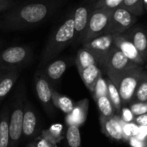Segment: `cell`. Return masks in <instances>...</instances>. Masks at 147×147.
Listing matches in <instances>:
<instances>
[{"label": "cell", "instance_id": "cell-1", "mask_svg": "<svg viewBox=\"0 0 147 147\" xmlns=\"http://www.w3.org/2000/svg\"><path fill=\"white\" fill-rule=\"evenodd\" d=\"M65 0H24L0 16V30L20 31L39 26L51 18Z\"/></svg>", "mask_w": 147, "mask_h": 147}, {"label": "cell", "instance_id": "cell-2", "mask_svg": "<svg viewBox=\"0 0 147 147\" xmlns=\"http://www.w3.org/2000/svg\"><path fill=\"white\" fill-rule=\"evenodd\" d=\"M74 41L73 9L68 11L51 32L41 55L40 67L54 60Z\"/></svg>", "mask_w": 147, "mask_h": 147}, {"label": "cell", "instance_id": "cell-3", "mask_svg": "<svg viewBox=\"0 0 147 147\" xmlns=\"http://www.w3.org/2000/svg\"><path fill=\"white\" fill-rule=\"evenodd\" d=\"M32 49L29 45H17L0 51V73L21 70L32 59Z\"/></svg>", "mask_w": 147, "mask_h": 147}, {"label": "cell", "instance_id": "cell-4", "mask_svg": "<svg viewBox=\"0 0 147 147\" xmlns=\"http://www.w3.org/2000/svg\"><path fill=\"white\" fill-rule=\"evenodd\" d=\"M143 69L140 66L125 70L119 75L109 77V80L115 85L122 103H128L133 100L138 84L143 76Z\"/></svg>", "mask_w": 147, "mask_h": 147}, {"label": "cell", "instance_id": "cell-5", "mask_svg": "<svg viewBox=\"0 0 147 147\" xmlns=\"http://www.w3.org/2000/svg\"><path fill=\"white\" fill-rule=\"evenodd\" d=\"M25 95L24 90H18L12 105L9 119L10 147H18L23 137V118Z\"/></svg>", "mask_w": 147, "mask_h": 147}, {"label": "cell", "instance_id": "cell-6", "mask_svg": "<svg viewBox=\"0 0 147 147\" xmlns=\"http://www.w3.org/2000/svg\"><path fill=\"white\" fill-rule=\"evenodd\" d=\"M94 0H83L73 8L74 15V45L82 43L90 15L94 10Z\"/></svg>", "mask_w": 147, "mask_h": 147}, {"label": "cell", "instance_id": "cell-7", "mask_svg": "<svg viewBox=\"0 0 147 147\" xmlns=\"http://www.w3.org/2000/svg\"><path fill=\"white\" fill-rule=\"evenodd\" d=\"M137 21L138 17L134 16L122 7L117 8L112 11L108 25L104 34L113 36L124 34L132 28L136 24Z\"/></svg>", "mask_w": 147, "mask_h": 147}, {"label": "cell", "instance_id": "cell-8", "mask_svg": "<svg viewBox=\"0 0 147 147\" xmlns=\"http://www.w3.org/2000/svg\"><path fill=\"white\" fill-rule=\"evenodd\" d=\"M112 11L105 9H94L82 37V44L98 37L105 33L108 25Z\"/></svg>", "mask_w": 147, "mask_h": 147}, {"label": "cell", "instance_id": "cell-9", "mask_svg": "<svg viewBox=\"0 0 147 147\" xmlns=\"http://www.w3.org/2000/svg\"><path fill=\"white\" fill-rule=\"evenodd\" d=\"M138 65L127 59L115 46H113L109 51L102 64V67L106 71L108 78L119 75V74L130 68L136 67Z\"/></svg>", "mask_w": 147, "mask_h": 147}, {"label": "cell", "instance_id": "cell-10", "mask_svg": "<svg viewBox=\"0 0 147 147\" xmlns=\"http://www.w3.org/2000/svg\"><path fill=\"white\" fill-rule=\"evenodd\" d=\"M75 63V58L73 57H61L57 58L48 64H46L42 70H40L49 84L55 88L66 70Z\"/></svg>", "mask_w": 147, "mask_h": 147}, {"label": "cell", "instance_id": "cell-11", "mask_svg": "<svg viewBox=\"0 0 147 147\" xmlns=\"http://www.w3.org/2000/svg\"><path fill=\"white\" fill-rule=\"evenodd\" d=\"M114 36H115L113 35L104 34L82 44V47L88 49L94 56L99 67H102L106 56L114 46Z\"/></svg>", "mask_w": 147, "mask_h": 147}, {"label": "cell", "instance_id": "cell-12", "mask_svg": "<svg viewBox=\"0 0 147 147\" xmlns=\"http://www.w3.org/2000/svg\"><path fill=\"white\" fill-rule=\"evenodd\" d=\"M35 88L36 94L42 105L44 110L49 114H54V106L52 103V90L53 88L44 77L42 73L39 70L35 76Z\"/></svg>", "mask_w": 147, "mask_h": 147}, {"label": "cell", "instance_id": "cell-13", "mask_svg": "<svg viewBox=\"0 0 147 147\" xmlns=\"http://www.w3.org/2000/svg\"><path fill=\"white\" fill-rule=\"evenodd\" d=\"M39 118L32 104L25 99L23 118V138L24 140L32 139L39 131Z\"/></svg>", "mask_w": 147, "mask_h": 147}, {"label": "cell", "instance_id": "cell-14", "mask_svg": "<svg viewBox=\"0 0 147 147\" xmlns=\"http://www.w3.org/2000/svg\"><path fill=\"white\" fill-rule=\"evenodd\" d=\"M113 44L117 49H119L122 52V54L127 59H129L133 63L138 66L144 63V61L140 56L139 53L138 52V50L136 49L132 42L126 37L125 34L115 36Z\"/></svg>", "mask_w": 147, "mask_h": 147}, {"label": "cell", "instance_id": "cell-15", "mask_svg": "<svg viewBox=\"0 0 147 147\" xmlns=\"http://www.w3.org/2000/svg\"><path fill=\"white\" fill-rule=\"evenodd\" d=\"M124 34L132 42L143 60L147 61V32L142 27L134 25Z\"/></svg>", "mask_w": 147, "mask_h": 147}, {"label": "cell", "instance_id": "cell-16", "mask_svg": "<svg viewBox=\"0 0 147 147\" xmlns=\"http://www.w3.org/2000/svg\"><path fill=\"white\" fill-rule=\"evenodd\" d=\"M100 122L101 125V130L106 136L116 141L124 140L122 131L124 122L121 120L120 117L115 115L108 119L100 117Z\"/></svg>", "mask_w": 147, "mask_h": 147}, {"label": "cell", "instance_id": "cell-17", "mask_svg": "<svg viewBox=\"0 0 147 147\" xmlns=\"http://www.w3.org/2000/svg\"><path fill=\"white\" fill-rule=\"evenodd\" d=\"M88 107L89 101L88 99H83L75 104L71 113H69L66 116L65 120L67 126L76 125L77 127H80L81 125H82L87 120Z\"/></svg>", "mask_w": 147, "mask_h": 147}, {"label": "cell", "instance_id": "cell-18", "mask_svg": "<svg viewBox=\"0 0 147 147\" xmlns=\"http://www.w3.org/2000/svg\"><path fill=\"white\" fill-rule=\"evenodd\" d=\"M79 74H80L83 83L85 84L86 88L92 94L99 77L100 76H102V73H101V70H100L99 65H97V64L91 65V66L84 68Z\"/></svg>", "mask_w": 147, "mask_h": 147}, {"label": "cell", "instance_id": "cell-19", "mask_svg": "<svg viewBox=\"0 0 147 147\" xmlns=\"http://www.w3.org/2000/svg\"><path fill=\"white\" fill-rule=\"evenodd\" d=\"M11 109L5 106L0 112V147H10L9 119Z\"/></svg>", "mask_w": 147, "mask_h": 147}, {"label": "cell", "instance_id": "cell-20", "mask_svg": "<svg viewBox=\"0 0 147 147\" xmlns=\"http://www.w3.org/2000/svg\"><path fill=\"white\" fill-rule=\"evenodd\" d=\"M21 70H14L5 72L2 78L0 79V102H1L11 91L17 80L19 77Z\"/></svg>", "mask_w": 147, "mask_h": 147}, {"label": "cell", "instance_id": "cell-21", "mask_svg": "<svg viewBox=\"0 0 147 147\" xmlns=\"http://www.w3.org/2000/svg\"><path fill=\"white\" fill-rule=\"evenodd\" d=\"M75 63L77 67L79 73L91 65H98L94 56L84 47H82L78 49L77 54L75 57Z\"/></svg>", "mask_w": 147, "mask_h": 147}, {"label": "cell", "instance_id": "cell-22", "mask_svg": "<svg viewBox=\"0 0 147 147\" xmlns=\"http://www.w3.org/2000/svg\"><path fill=\"white\" fill-rule=\"evenodd\" d=\"M52 103L54 107L58 108L66 114L71 113L74 108V106H75V103L73 102L70 98L59 94L55 91V88H53L52 90Z\"/></svg>", "mask_w": 147, "mask_h": 147}, {"label": "cell", "instance_id": "cell-23", "mask_svg": "<svg viewBox=\"0 0 147 147\" xmlns=\"http://www.w3.org/2000/svg\"><path fill=\"white\" fill-rule=\"evenodd\" d=\"M67 147H82V138L79 127L76 125L67 126L66 131Z\"/></svg>", "mask_w": 147, "mask_h": 147}, {"label": "cell", "instance_id": "cell-24", "mask_svg": "<svg viewBox=\"0 0 147 147\" xmlns=\"http://www.w3.org/2000/svg\"><path fill=\"white\" fill-rule=\"evenodd\" d=\"M96 104L98 107V109L100 111V117L104 119L111 118L114 115V108L107 96H102L97 99Z\"/></svg>", "mask_w": 147, "mask_h": 147}, {"label": "cell", "instance_id": "cell-25", "mask_svg": "<svg viewBox=\"0 0 147 147\" xmlns=\"http://www.w3.org/2000/svg\"><path fill=\"white\" fill-rule=\"evenodd\" d=\"M107 97L109 98L115 112L120 113L121 111V106H122V101L120 99V95L119 94V91L115 85L108 79L107 81Z\"/></svg>", "mask_w": 147, "mask_h": 147}, {"label": "cell", "instance_id": "cell-26", "mask_svg": "<svg viewBox=\"0 0 147 147\" xmlns=\"http://www.w3.org/2000/svg\"><path fill=\"white\" fill-rule=\"evenodd\" d=\"M121 7L136 17L142 16L145 11L142 0H123Z\"/></svg>", "mask_w": 147, "mask_h": 147}, {"label": "cell", "instance_id": "cell-27", "mask_svg": "<svg viewBox=\"0 0 147 147\" xmlns=\"http://www.w3.org/2000/svg\"><path fill=\"white\" fill-rule=\"evenodd\" d=\"M133 99L136 102H147V74L143 73V76L138 84Z\"/></svg>", "mask_w": 147, "mask_h": 147}, {"label": "cell", "instance_id": "cell-28", "mask_svg": "<svg viewBox=\"0 0 147 147\" xmlns=\"http://www.w3.org/2000/svg\"><path fill=\"white\" fill-rule=\"evenodd\" d=\"M123 0H94V9H105L110 11L121 7Z\"/></svg>", "mask_w": 147, "mask_h": 147}, {"label": "cell", "instance_id": "cell-29", "mask_svg": "<svg viewBox=\"0 0 147 147\" xmlns=\"http://www.w3.org/2000/svg\"><path fill=\"white\" fill-rule=\"evenodd\" d=\"M93 98L94 100L102 96H107V81L100 76L94 86V91L92 93Z\"/></svg>", "mask_w": 147, "mask_h": 147}, {"label": "cell", "instance_id": "cell-30", "mask_svg": "<svg viewBox=\"0 0 147 147\" xmlns=\"http://www.w3.org/2000/svg\"><path fill=\"white\" fill-rule=\"evenodd\" d=\"M139 126H138L135 123L131 122V123H124L123 127H122V131H123V138L124 140H128L129 138L135 137L138 131Z\"/></svg>", "mask_w": 147, "mask_h": 147}, {"label": "cell", "instance_id": "cell-31", "mask_svg": "<svg viewBox=\"0 0 147 147\" xmlns=\"http://www.w3.org/2000/svg\"><path fill=\"white\" fill-rule=\"evenodd\" d=\"M130 110L134 116L147 113V102H134L131 105Z\"/></svg>", "mask_w": 147, "mask_h": 147}, {"label": "cell", "instance_id": "cell-32", "mask_svg": "<svg viewBox=\"0 0 147 147\" xmlns=\"http://www.w3.org/2000/svg\"><path fill=\"white\" fill-rule=\"evenodd\" d=\"M18 2V0H0V16L12 9Z\"/></svg>", "mask_w": 147, "mask_h": 147}, {"label": "cell", "instance_id": "cell-33", "mask_svg": "<svg viewBox=\"0 0 147 147\" xmlns=\"http://www.w3.org/2000/svg\"><path fill=\"white\" fill-rule=\"evenodd\" d=\"M121 113V120L124 122V123H131V122H133V119H134V115L133 113H131V111L130 110V108H127V107H124L121 109L120 111Z\"/></svg>", "mask_w": 147, "mask_h": 147}, {"label": "cell", "instance_id": "cell-34", "mask_svg": "<svg viewBox=\"0 0 147 147\" xmlns=\"http://www.w3.org/2000/svg\"><path fill=\"white\" fill-rule=\"evenodd\" d=\"M128 142L131 147H147L146 140H140L136 137H132L128 139Z\"/></svg>", "mask_w": 147, "mask_h": 147}, {"label": "cell", "instance_id": "cell-35", "mask_svg": "<svg viewBox=\"0 0 147 147\" xmlns=\"http://www.w3.org/2000/svg\"><path fill=\"white\" fill-rule=\"evenodd\" d=\"M133 123H135L138 126H145L147 125V113L135 116L133 119Z\"/></svg>", "mask_w": 147, "mask_h": 147}, {"label": "cell", "instance_id": "cell-36", "mask_svg": "<svg viewBox=\"0 0 147 147\" xmlns=\"http://www.w3.org/2000/svg\"><path fill=\"white\" fill-rule=\"evenodd\" d=\"M137 138L140 140H146L147 139V125L145 126H139L138 131L135 136Z\"/></svg>", "mask_w": 147, "mask_h": 147}, {"label": "cell", "instance_id": "cell-37", "mask_svg": "<svg viewBox=\"0 0 147 147\" xmlns=\"http://www.w3.org/2000/svg\"><path fill=\"white\" fill-rule=\"evenodd\" d=\"M36 147H49V142L46 139L41 140L38 144H36Z\"/></svg>", "mask_w": 147, "mask_h": 147}, {"label": "cell", "instance_id": "cell-38", "mask_svg": "<svg viewBox=\"0 0 147 147\" xmlns=\"http://www.w3.org/2000/svg\"><path fill=\"white\" fill-rule=\"evenodd\" d=\"M143 2V5H144V9L145 11H147V0H142Z\"/></svg>", "mask_w": 147, "mask_h": 147}, {"label": "cell", "instance_id": "cell-39", "mask_svg": "<svg viewBox=\"0 0 147 147\" xmlns=\"http://www.w3.org/2000/svg\"><path fill=\"white\" fill-rule=\"evenodd\" d=\"M27 147H36V144L35 142H32V143H30V144L27 145Z\"/></svg>", "mask_w": 147, "mask_h": 147}, {"label": "cell", "instance_id": "cell-40", "mask_svg": "<svg viewBox=\"0 0 147 147\" xmlns=\"http://www.w3.org/2000/svg\"><path fill=\"white\" fill-rule=\"evenodd\" d=\"M4 44H5V42H4L3 40H1V39H0V49H1L3 48Z\"/></svg>", "mask_w": 147, "mask_h": 147}, {"label": "cell", "instance_id": "cell-41", "mask_svg": "<svg viewBox=\"0 0 147 147\" xmlns=\"http://www.w3.org/2000/svg\"><path fill=\"white\" fill-rule=\"evenodd\" d=\"M5 73V72H4ZM4 73H0V79L2 78V76H3V75H4Z\"/></svg>", "mask_w": 147, "mask_h": 147}, {"label": "cell", "instance_id": "cell-42", "mask_svg": "<svg viewBox=\"0 0 147 147\" xmlns=\"http://www.w3.org/2000/svg\"><path fill=\"white\" fill-rule=\"evenodd\" d=\"M146 141H147V139H146Z\"/></svg>", "mask_w": 147, "mask_h": 147}]
</instances>
